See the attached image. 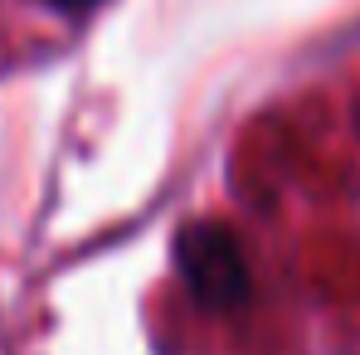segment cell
<instances>
[{
  "label": "cell",
  "mask_w": 360,
  "mask_h": 355,
  "mask_svg": "<svg viewBox=\"0 0 360 355\" xmlns=\"http://www.w3.org/2000/svg\"><path fill=\"white\" fill-rule=\"evenodd\" d=\"M39 5H44V10H54V15H68V20H73V15H88L98 0H39Z\"/></svg>",
  "instance_id": "cell-2"
},
{
  "label": "cell",
  "mask_w": 360,
  "mask_h": 355,
  "mask_svg": "<svg viewBox=\"0 0 360 355\" xmlns=\"http://www.w3.org/2000/svg\"><path fill=\"white\" fill-rule=\"evenodd\" d=\"M176 273L190 302L210 316H224V311L243 306L253 292L248 258H243L234 229H224L219 219H195L176 234Z\"/></svg>",
  "instance_id": "cell-1"
}]
</instances>
